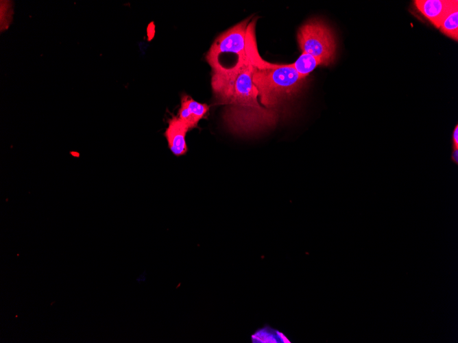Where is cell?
<instances>
[{"label":"cell","mask_w":458,"mask_h":343,"mask_svg":"<svg viewBox=\"0 0 458 343\" xmlns=\"http://www.w3.org/2000/svg\"><path fill=\"white\" fill-rule=\"evenodd\" d=\"M255 22L249 23L247 47L252 65V79L260 103L267 109L278 110V106L293 97L301 89L305 79L300 75L292 64H272L258 54Z\"/></svg>","instance_id":"obj_1"},{"label":"cell","mask_w":458,"mask_h":343,"mask_svg":"<svg viewBox=\"0 0 458 343\" xmlns=\"http://www.w3.org/2000/svg\"><path fill=\"white\" fill-rule=\"evenodd\" d=\"M252 73V65L249 56L248 63L235 79L232 96L224 110L223 117L226 125L237 134H246L262 130L274 125L279 118L278 110L267 109L260 104Z\"/></svg>","instance_id":"obj_2"},{"label":"cell","mask_w":458,"mask_h":343,"mask_svg":"<svg viewBox=\"0 0 458 343\" xmlns=\"http://www.w3.org/2000/svg\"><path fill=\"white\" fill-rule=\"evenodd\" d=\"M248 18L221 33L215 40L206 58L212 69L211 86L217 93L233 84L248 63L247 48Z\"/></svg>","instance_id":"obj_3"},{"label":"cell","mask_w":458,"mask_h":343,"mask_svg":"<svg viewBox=\"0 0 458 343\" xmlns=\"http://www.w3.org/2000/svg\"><path fill=\"white\" fill-rule=\"evenodd\" d=\"M297 40L302 53L320 59L322 65L334 62L336 40L332 29L322 21L311 19L302 25L298 31Z\"/></svg>","instance_id":"obj_4"},{"label":"cell","mask_w":458,"mask_h":343,"mask_svg":"<svg viewBox=\"0 0 458 343\" xmlns=\"http://www.w3.org/2000/svg\"><path fill=\"white\" fill-rule=\"evenodd\" d=\"M416 10L434 27L439 29L444 18L455 8L457 0H416Z\"/></svg>","instance_id":"obj_5"},{"label":"cell","mask_w":458,"mask_h":343,"mask_svg":"<svg viewBox=\"0 0 458 343\" xmlns=\"http://www.w3.org/2000/svg\"><path fill=\"white\" fill-rule=\"evenodd\" d=\"M189 130L188 125L178 116H173L168 120L165 136L169 149L175 155L181 156L187 152L186 135Z\"/></svg>","instance_id":"obj_6"},{"label":"cell","mask_w":458,"mask_h":343,"mask_svg":"<svg viewBox=\"0 0 458 343\" xmlns=\"http://www.w3.org/2000/svg\"><path fill=\"white\" fill-rule=\"evenodd\" d=\"M208 110L207 104L199 103L190 96L184 94L181 97L178 117L188 125L189 129H192L197 126L201 119L206 116Z\"/></svg>","instance_id":"obj_7"},{"label":"cell","mask_w":458,"mask_h":343,"mask_svg":"<svg viewBox=\"0 0 458 343\" xmlns=\"http://www.w3.org/2000/svg\"><path fill=\"white\" fill-rule=\"evenodd\" d=\"M253 343H290L289 339L282 332L269 326H265L255 331L251 336Z\"/></svg>","instance_id":"obj_8"},{"label":"cell","mask_w":458,"mask_h":343,"mask_svg":"<svg viewBox=\"0 0 458 343\" xmlns=\"http://www.w3.org/2000/svg\"><path fill=\"white\" fill-rule=\"evenodd\" d=\"M291 64L300 75L306 78L317 66L322 65V63L320 59L313 55L302 53Z\"/></svg>","instance_id":"obj_9"},{"label":"cell","mask_w":458,"mask_h":343,"mask_svg":"<svg viewBox=\"0 0 458 343\" xmlns=\"http://www.w3.org/2000/svg\"><path fill=\"white\" fill-rule=\"evenodd\" d=\"M439 29L446 36L455 41L458 40V7L444 18Z\"/></svg>","instance_id":"obj_10"},{"label":"cell","mask_w":458,"mask_h":343,"mask_svg":"<svg viewBox=\"0 0 458 343\" xmlns=\"http://www.w3.org/2000/svg\"><path fill=\"white\" fill-rule=\"evenodd\" d=\"M453 149H458V125H455L452 134Z\"/></svg>","instance_id":"obj_11"},{"label":"cell","mask_w":458,"mask_h":343,"mask_svg":"<svg viewBox=\"0 0 458 343\" xmlns=\"http://www.w3.org/2000/svg\"><path fill=\"white\" fill-rule=\"evenodd\" d=\"M451 160L455 164H458V149H453L451 153Z\"/></svg>","instance_id":"obj_12"}]
</instances>
